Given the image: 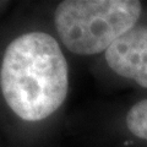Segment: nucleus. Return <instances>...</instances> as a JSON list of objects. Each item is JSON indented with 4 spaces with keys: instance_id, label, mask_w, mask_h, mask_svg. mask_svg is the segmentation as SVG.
Instances as JSON below:
<instances>
[{
    "instance_id": "1",
    "label": "nucleus",
    "mask_w": 147,
    "mask_h": 147,
    "mask_svg": "<svg viewBox=\"0 0 147 147\" xmlns=\"http://www.w3.org/2000/svg\"><path fill=\"white\" fill-rule=\"evenodd\" d=\"M0 87L7 105L21 119L48 118L67 94V64L60 45L44 32L17 37L4 54Z\"/></svg>"
},
{
    "instance_id": "3",
    "label": "nucleus",
    "mask_w": 147,
    "mask_h": 147,
    "mask_svg": "<svg viewBox=\"0 0 147 147\" xmlns=\"http://www.w3.org/2000/svg\"><path fill=\"white\" fill-rule=\"evenodd\" d=\"M114 72L147 88V26H135L105 52Z\"/></svg>"
},
{
    "instance_id": "2",
    "label": "nucleus",
    "mask_w": 147,
    "mask_h": 147,
    "mask_svg": "<svg viewBox=\"0 0 147 147\" xmlns=\"http://www.w3.org/2000/svg\"><path fill=\"white\" fill-rule=\"evenodd\" d=\"M137 0H65L54 13L55 28L71 53L93 55L107 49L136 26Z\"/></svg>"
},
{
    "instance_id": "4",
    "label": "nucleus",
    "mask_w": 147,
    "mask_h": 147,
    "mask_svg": "<svg viewBox=\"0 0 147 147\" xmlns=\"http://www.w3.org/2000/svg\"><path fill=\"white\" fill-rule=\"evenodd\" d=\"M126 126L134 136L147 141V98L134 104L129 110Z\"/></svg>"
}]
</instances>
